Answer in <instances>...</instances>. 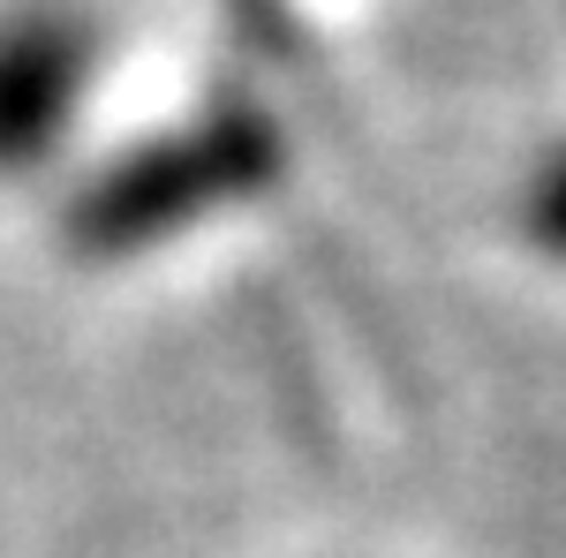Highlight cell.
<instances>
[{"label": "cell", "instance_id": "cell-1", "mask_svg": "<svg viewBox=\"0 0 566 558\" xmlns=\"http://www.w3.org/2000/svg\"><path fill=\"white\" fill-rule=\"evenodd\" d=\"M76 69H84V39L61 15H15L0 31V167L45 151V136L69 114Z\"/></svg>", "mask_w": 566, "mask_h": 558}]
</instances>
